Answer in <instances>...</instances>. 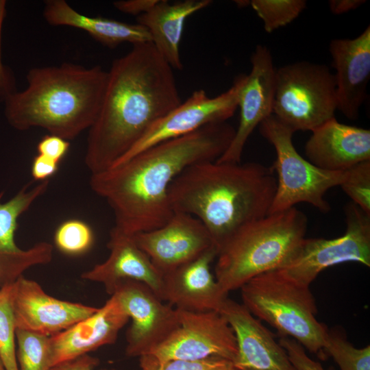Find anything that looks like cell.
Here are the masks:
<instances>
[{
    "label": "cell",
    "mask_w": 370,
    "mask_h": 370,
    "mask_svg": "<svg viewBox=\"0 0 370 370\" xmlns=\"http://www.w3.org/2000/svg\"><path fill=\"white\" fill-rule=\"evenodd\" d=\"M337 110L334 73L323 64L299 61L275 70L273 114L297 131H313Z\"/></svg>",
    "instance_id": "8"
},
{
    "label": "cell",
    "mask_w": 370,
    "mask_h": 370,
    "mask_svg": "<svg viewBox=\"0 0 370 370\" xmlns=\"http://www.w3.org/2000/svg\"><path fill=\"white\" fill-rule=\"evenodd\" d=\"M278 342L286 350L296 370H325L320 362L308 356L304 347L295 340L281 336Z\"/></svg>",
    "instance_id": "32"
},
{
    "label": "cell",
    "mask_w": 370,
    "mask_h": 370,
    "mask_svg": "<svg viewBox=\"0 0 370 370\" xmlns=\"http://www.w3.org/2000/svg\"><path fill=\"white\" fill-rule=\"evenodd\" d=\"M43 16L53 26H68L82 29L103 45L114 48L129 42L132 45L151 42L148 30L143 25L114 19L82 14L64 0H47Z\"/></svg>",
    "instance_id": "24"
},
{
    "label": "cell",
    "mask_w": 370,
    "mask_h": 370,
    "mask_svg": "<svg viewBox=\"0 0 370 370\" xmlns=\"http://www.w3.org/2000/svg\"><path fill=\"white\" fill-rule=\"evenodd\" d=\"M108 73L102 103L88 132L84 163L91 174L112 167L182 102L173 69L151 42L133 45Z\"/></svg>",
    "instance_id": "2"
},
{
    "label": "cell",
    "mask_w": 370,
    "mask_h": 370,
    "mask_svg": "<svg viewBox=\"0 0 370 370\" xmlns=\"http://www.w3.org/2000/svg\"><path fill=\"white\" fill-rule=\"evenodd\" d=\"M305 154L319 169L345 171L370 160V130L339 123L334 116L312 131Z\"/></svg>",
    "instance_id": "21"
},
{
    "label": "cell",
    "mask_w": 370,
    "mask_h": 370,
    "mask_svg": "<svg viewBox=\"0 0 370 370\" xmlns=\"http://www.w3.org/2000/svg\"><path fill=\"white\" fill-rule=\"evenodd\" d=\"M211 3L210 0H184L171 3L158 0L147 12L136 17V23L148 30L151 43L171 68L181 70L180 45L185 21Z\"/></svg>",
    "instance_id": "23"
},
{
    "label": "cell",
    "mask_w": 370,
    "mask_h": 370,
    "mask_svg": "<svg viewBox=\"0 0 370 370\" xmlns=\"http://www.w3.org/2000/svg\"><path fill=\"white\" fill-rule=\"evenodd\" d=\"M141 370H237L231 360L212 356L200 360L157 361L150 355L139 357Z\"/></svg>",
    "instance_id": "30"
},
{
    "label": "cell",
    "mask_w": 370,
    "mask_h": 370,
    "mask_svg": "<svg viewBox=\"0 0 370 370\" xmlns=\"http://www.w3.org/2000/svg\"><path fill=\"white\" fill-rule=\"evenodd\" d=\"M330 53L337 98V110L349 120H356L367 98L370 79V26L354 38L330 41Z\"/></svg>",
    "instance_id": "19"
},
{
    "label": "cell",
    "mask_w": 370,
    "mask_h": 370,
    "mask_svg": "<svg viewBox=\"0 0 370 370\" xmlns=\"http://www.w3.org/2000/svg\"><path fill=\"white\" fill-rule=\"evenodd\" d=\"M99 364L98 358L84 354L75 359L70 360L53 366L49 370H94ZM102 370H115L107 369Z\"/></svg>",
    "instance_id": "37"
},
{
    "label": "cell",
    "mask_w": 370,
    "mask_h": 370,
    "mask_svg": "<svg viewBox=\"0 0 370 370\" xmlns=\"http://www.w3.org/2000/svg\"><path fill=\"white\" fill-rule=\"evenodd\" d=\"M219 312L236 336L237 370H296L272 332L242 304L227 297Z\"/></svg>",
    "instance_id": "17"
},
{
    "label": "cell",
    "mask_w": 370,
    "mask_h": 370,
    "mask_svg": "<svg viewBox=\"0 0 370 370\" xmlns=\"http://www.w3.org/2000/svg\"><path fill=\"white\" fill-rule=\"evenodd\" d=\"M119 301L132 320L126 333L125 354L130 357L149 354L177 328L178 312L164 304L145 283L125 280L119 282L110 295Z\"/></svg>",
    "instance_id": "12"
},
{
    "label": "cell",
    "mask_w": 370,
    "mask_h": 370,
    "mask_svg": "<svg viewBox=\"0 0 370 370\" xmlns=\"http://www.w3.org/2000/svg\"><path fill=\"white\" fill-rule=\"evenodd\" d=\"M236 129L212 123L150 147L127 161L91 174L90 186L113 211L114 227L130 235L160 227L173 215L169 187L185 169L215 161L229 147Z\"/></svg>",
    "instance_id": "1"
},
{
    "label": "cell",
    "mask_w": 370,
    "mask_h": 370,
    "mask_svg": "<svg viewBox=\"0 0 370 370\" xmlns=\"http://www.w3.org/2000/svg\"><path fill=\"white\" fill-rule=\"evenodd\" d=\"M130 318L114 295L91 316L50 336L51 368L115 343Z\"/></svg>",
    "instance_id": "20"
},
{
    "label": "cell",
    "mask_w": 370,
    "mask_h": 370,
    "mask_svg": "<svg viewBox=\"0 0 370 370\" xmlns=\"http://www.w3.org/2000/svg\"><path fill=\"white\" fill-rule=\"evenodd\" d=\"M240 289L242 304L255 317L310 353L323 352L328 329L316 319L318 310L310 286L278 269L256 276Z\"/></svg>",
    "instance_id": "6"
},
{
    "label": "cell",
    "mask_w": 370,
    "mask_h": 370,
    "mask_svg": "<svg viewBox=\"0 0 370 370\" xmlns=\"http://www.w3.org/2000/svg\"><path fill=\"white\" fill-rule=\"evenodd\" d=\"M94 241L91 227L79 219H69L60 223L54 234V243L62 253L77 256L88 251Z\"/></svg>",
    "instance_id": "29"
},
{
    "label": "cell",
    "mask_w": 370,
    "mask_h": 370,
    "mask_svg": "<svg viewBox=\"0 0 370 370\" xmlns=\"http://www.w3.org/2000/svg\"><path fill=\"white\" fill-rule=\"evenodd\" d=\"M340 186L354 204L370 214V160L346 170Z\"/></svg>",
    "instance_id": "31"
},
{
    "label": "cell",
    "mask_w": 370,
    "mask_h": 370,
    "mask_svg": "<svg viewBox=\"0 0 370 370\" xmlns=\"http://www.w3.org/2000/svg\"><path fill=\"white\" fill-rule=\"evenodd\" d=\"M245 77V74L238 75L228 90L214 97H210L203 89L194 91L186 101L157 121L112 166L163 141L188 134L210 123L227 121L238 108Z\"/></svg>",
    "instance_id": "10"
},
{
    "label": "cell",
    "mask_w": 370,
    "mask_h": 370,
    "mask_svg": "<svg viewBox=\"0 0 370 370\" xmlns=\"http://www.w3.org/2000/svg\"><path fill=\"white\" fill-rule=\"evenodd\" d=\"M217 254V249L212 247L163 275L160 298L182 310L219 312L227 295L210 271Z\"/></svg>",
    "instance_id": "18"
},
{
    "label": "cell",
    "mask_w": 370,
    "mask_h": 370,
    "mask_svg": "<svg viewBox=\"0 0 370 370\" xmlns=\"http://www.w3.org/2000/svg\"><path fill=\"white\" fill-rule=\"evenodd\" d=\"M323 352L333 358L341 370H370V345L354 347L339 329L328 330Z\"/></svg>",
    "instance_id": "26"
},
{
    "label": "cell",
    "mask_w": 370,
    "mask_h": 370,
    "mask_svg": "<svg viewBox=\"0 0 370 370\" xmlns=\"http://www.w3.org/2000/svg\"><path fill=\"white\" fill-rule=\"evenodd\" d=\"M308 218L293 207L247 224L219 249L214 277L227 295L262 273L283 267L305 238Z\"/></svg>",
    "instance_id": "5"
},
{
    "label": "cell",
    "mask_w": 370,
    "mask_h": 370,
    "mask_svg": "<svg viewBox=\"0 0 370 370\" xmlns=\"http://www.w3.org/2000/svg\"><path fill=\"white\" fill-rule=\"evenodd\" d=\"M5 0H0V101H3L8 95L16 91L14 77L2 62L1 29L5 13Z\"/></svg>",
    "instance_id": "34"
},
{
    "label": "cell",
    "mask_w": 370,
    "mask_h": 370,
    "mask_svg": "<svg viewBox=\"0 0 370 370\" xmlns=\"http://www.w3.org/2000/svg\"><path fill=\"white\" fill-rule=\"evenodd\" d=\"M259 129L276 152L271 167L276 173L277 185L269 214L286 210L302 202L328 212L330 206L325 195L329 189L340 186L345 171L323 170L304 158L293 143L295 132L273 114L262 121Z\"/></svg>",
    "instance_id": "7"
},
{
    "label": "cell",
    "mask_w": 370,
    "mask_h": 370,
    "mask_svg": "<svg viewBox=\"0 0 370 370\" xmlns=\"http://www.w3.org/2000/svg\"><path fill=\"white\" fill-rule=\"evenodd\" d=\"M69 147L68 140L58 136L48 134L38 142L37 151L38 154L60 163L67 153Z\"/></svg>",
    "instance_id": "33"
},
{
    "label": "cell",
    "mask_w": 370,
    "mask_h": 370,
    "mask_svg": "<svg viewBox=\"0 0 370 370\" xmlns=\"http://www.w3.org/2000/svg\"><path fill=\"white\" fill-rule=\"evenodd\" d=\"M133 237L162 275L207 250L217 248L199 219L180 212H174L160 227L136 234Z\"/></svg>",
    "instance_id": "13"
},
{
    "label": "cell",
    "mask_w": 370,
    "mask_h": 370,
    "mask_svg": "<svg viewBox=\"0 0 370 370\" xmlns=\"http://www.w3.org/2000/svg\"><path fill=\"white\" fill-rule=\"evenodd\" d=\"M346 230L334 238L306 237L280 269L297 282L310 286L332 266L354 262L370 267V214L353 202L345 207Z\"/></svg>",
    "instance_id": "9"
},
{
    "label": "cell",
    "mask_w": 370,
    "mask_h": 370,
    "mask_svg": "<svg viewBox=\"0 0 370 370\" xmlns=\"http://www.w3.org/2000/svg\"><path fill=\"white\" fill-rule=\"evenodd\" d=\"M0 370H5L4 366L3 365V362L0 358Z\"/></svg>",
    "instance_id": "40"
},
{
    "label": "cell",
    "mask_w": 370,
    "mask_h": 370,
    "mask_svg": "<svg viewBox=\"0 0 370 370\" xmlns=\"http://www.w3.org/2000/svg\"><path fill=\"white\" fill-rule=\"evenodd\" d=\"M177 328L149 354L161 362L169 360H200L216 356L234 362L238 348L234 332L218 312L177 309Z\"/></svg>",
    "instance_id": "11"
},
{
    "label": "cell",
    "mask_w": 370,
    "mask_h": 370,
    "mask_svg": "<svg viewBox=\"0 0 370 370\" xmlns=\"http://www.w3.org/2000/svg\"><path fill=\"white\" fill-rule=\"evenodd\" d=\"M59 162L45 156L38 154L32 161L31 174L35 181L49 180L58 170Z\"/></svg>",
    "instance_id": "35"
},
{
    "label": "cell",
    "mask_w": 370,
    "mask_h": 370,
    "mask_svg": "<svg viewBox=\"0 0 370 370\" xmlns=\"http://www.w3.org/2000/svg\"><path fill=\"white\" fill-rule=\"evenodd\" d=\"M16 329L52 336L95 313L98 308L56 299L40 284L21 275L12 284Z\"/></svg>",
    "instance_id": "15"
},
{
    "label": "cell",
    "mask_w": 370,
    "mask_h": 370,
    "mask_svg": "<svg viewBox=\"0 0 370 370\" xmlns=\"http://www.w3.org/2000/svg\"><path fill=\"white\" fill-rule=\"evenodd\" d=\"M158 0H121L113 3L114 6L125 14L137 16L147 12Z\"/></svg>",
    "instance_id": "36"
},
{
    "label": "cell",
    "mask_w": 370,
    "mask_h": 370,
    "mask_svg": "<svg viewBox=\"0 0 370 370\" xmlns=\"http://www.w3.org/2000/svg\"><path fill=\"white\" fill-rule=\"evenodd\" d=\"M304 0H252L250 5L263 22L265 32L273 31L286 26L304 11Z\"/></svg>",
    "instance_id": "27"
},
{
    "label": "cell",
    "mask_w": 370,
    "mask_h": 370,
    "mask_svg": "<svg viewBox=\"0 0 370 370\" xmlns=\"http://www.w3.org/2000/svg\"><path fill=\"white\" fill-rule=\"evenodd\" d=\"M50 336L16 329V360L19 370H49Z\"/></svg>",
    "instance_id": "25"
},
{
    "label": "cell",
    "mask_w": 370,
    "mask_h": 370,
    "mask_svg": "<svg viewBox=\"0 0 370 370\" xmlns=\"http://www.w3.org/2000/svg\"><path fill=\"white\" fill-rule=\"evenodd\" d=\"M49 180L39 182L30 188L24 186L13 197L1 203L0 193V288L14 283L32 267L49 263L53 258V245L39 242L27 249L19 248L14 239L18 219L46 193Z\"/></svg>",
    "instance_id": "16"
},
{
    "label": "cell",
    "mask_w": 370,
    "mask_h": 370,
    "mask_svg": "<svg viewBox=\"0 0 370 370\" xmlns=\"http://www.w3.org/2000/svg\"><path fill=\"white\" fill-rule=\"evenodd\" d=\"M12 284L0 288V358L5 370H19L16 360V326L12 308Z\"/></svg>",
    "instance_id": "28"
},
{
    "label": "cell",
    "mask_w": 370,
    "mask_h": 370,
    "mask_svg": "<svg viewBox=\"0 0 370 370\" xmlns=\"http://www.w3.org/2000/svg\"><path fill=\"white\" fill-rule=\"evenodd\" d=\"M277 185L273 168L256 162H202L185 169L171 183L173 212L199 219L218 251L245 225L269 213Z\"/></svg>",
    "instance_id": "3"
},
{
    "label": "cell",
    "mask_w": 370,
    "mask_h": 370,
    "mask_svg": "<svg viewBox=\"0 0 370 370\" xmlns=\"http://www.w3.org/2000/svg\"><path fill=\"white\" fill-rule=\"evenodd\" d=\"M235 2L239 7L250 5V1H236Z\"/></svg>",
    "instance_id": "39"
},
{
    "label": "cell",
    "mask_w": 370,
    "mask_h": 370,
    "mask_svg": "<svg viewBox=\"0 0 370 370\" xmlns=\"http://www.w3.org/2000/svg\"><path fill=\"white\" fill-rule=\"evenodd\" d=\"M365 2V0H331L328 5L334 14H342L357 9Z\"/></svg>",
    "instance_id": "38"
},
{
    "label": "cell",
    "mask_w": 370,
    "mask_h": 370,
    "mask_svg": "<svg viewBox=\"0 0 370 370\" xmlns=\"http://www.w3.org/2000/svg\"><path fill=\"white\" fill-rule=\"evenodd\" d=\"M108 73L100 66L63 62L29 70L27 87L5 99V116L14 129L34 127L71 140L93 124Z\"/></svg>",
    "instance_id": "4"
},
{
    "label": "cell",
    "mask_w": 370,
    "mask_h": 370,
    "mask_svg": "<svg viewBox=\"0 0 370 370\" xmlns=\"http://www.w3.org/2000/svg\"><path fill=\"white\" fill-rule=\"evenodd\" d=\"M251 69L238 95L240 120L234 136L225 153L216 161L238 163L249 136L255 128L273 114L275 70L267 47L258 45L251 57Z\"/></svg>",
    "instance_id": "14"
},
{
    "label": "cell",
    "mask_w": 370,
    "mask_h": 370,
    "mask_svg": "<svg viewBox=\"0 0 370 370\" xmlns=\"http://www.w3.org/2000/svg\"><path fill=\"white\" fill-rule=\"evenodd\" d=\"M107 246L108 258L84 272L82 279L103 284L109 295L119 282L136 280L148 285L160 297L163 275L136 244L133 235L113 227Z\"/></svg>",
    "instance_id": "22"
}]
</instances>
